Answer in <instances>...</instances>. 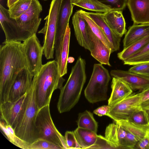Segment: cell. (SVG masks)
Instances as JSON below:
<instances>
[{
	"mask_svg": "<svg viewBox=\"0 0 149 149\" xmlns=\"http://www.w3.org/2000/svg\"><path fill=\"white\" fill-rule=\"evenodd\" d=\"M122 11L113 10L103 13L104 19L110 28L121 37L127 32L125 22Z\"/></svg>",
	"mask_w": 149,
	"mask_h": 149,
	"instance_id": "20",
	"label": "cell"
},
{
	"mask_svg": "<svg viewBox=\"0 0 149 149\" xmlns=\"http://www.w3.org/2000/svg\"><path fill=\"white\" fill-rule=\"evenodd\" d=\"M86 23L87 33L93 47L90 51L91 56L100 63L111 66L109 60L111 53V49L92 32Z\"/></svg>",
	"mask_w": 149,
	"mask_h": 149,
	"instance_id": "16",
	"label": "cell"
},
{
	"mask_svg": "<svg viewBox=\"0 0 149 149\" xmlns=\"http://www.w3.org/2000/svg\"><path fill=\"white\" fill-rule=\"evenodd\" d=\"M72 23L78 44L90 52L93 49V47L87 33L85 20L78 10L74 13Z\"/></svg>",
	"mask_w": 149,
	"mask_h": 149,
	"instance_id": "18",
	"label": "cell"
},
{
	"mask_svg": "<svg viewBox=\"0 0 149 149\" xmlns=\"http://www.w3.org/2000/svg\"><path fill=\"white\" fill-rule=\"evenodd\" d=\"M118 130V124L115 122L107 126L105 132L104 137L113 145L115 149H120Z\"/></svg>",
	"mask_w": 149,
	"mask_h": 149,
	"instance_id": "33",
	"label": "cell"
},
{
	"mask_svg": "<svg viewBox=\"0 0 149 149\" xmlns=\"http://www.w3.org/2000/svg\"><path fill=\"white\" fill-rule=\"evenodd\" d=\"M148 115H149V113H148Z\"/></svg>",
	"mask_w": 149,
	"mask_h": 149,
	"instance_id": "48",
	"label": "cell"
},
{
	"mask_svg": "<svg viewBox=\"0 0 149 149\" xmlns=\"http://www.w3.org/2000/svg\"><path fill=\"white\" fill-rule=\"evenodd\" d=\"M111 93L108 100V105L112 106L132 94L133 90L121 79L113 77L111 82Z\"/></svg>",
	"mask_w": 149,
	"mask_h": 149,
	"instance_id": "21",
	"label": "cell"
},
{
	"mask_svg": "<svg viewBox=\"0 0 149 149\" xmlns=\"http://www.w3.org/2000/svg\"><path fill=\"white\" fill-rule=\"evenodd\" d=\"M148 113H149V109L146 110Z\"/></svg>",
	"mask_w": 149,
	"mask_h": 149,
	"instance_id": "47",
	"label": "cell"
},
{
	"mask_svg": "<svg viewBox=\"0 0 149 149\" xmlns=\"http://www.w3.org/2000/svg\"><path fill=\"white\" fill-rule=\"evenodd\" d=\"M72 3L86 10L104 13L113 10L98 0H72Z\"/></svg>",
	"mask_w": 149,
	"mask_h": 149,
	"instance_id": "26",
	"label": "cell"
},
{
	"mask_svg": "<svg viewBox=\"0 0 149 149\" xmlns=\"http://www.w3.org/2000/svg\"><path fill=\"white\" fill-rule=\"evenodd\" d=\"M85 12L103 31L111 45V53L118 50L121 37L116 33L110 28L104 19L103 13L86 11Z\"/></svg>",
	"mask_w": 149,
	"mask_h": 149,
	"instance_id": "19",
	"label": "cell"
},
{
	"mask_svg": "<svg viewBox=\"0 0 149 149\" xmlns=\"http://www.w3.org/2000/svg\"><path fill=\"white\" fill-rule=\"evenodd\" d=\"M134 149H149V132L138 141Z\"/></svg>",
	"mask_w": 149,
	"mask_h": 149,
	"instance_id": "42",
	"label": "cell"
},
{
	"mask_svg": "<svg viewBox=\"0 0 149 149\" xmlns=\"http://www.w3.org/2000/svg\"><path fill=\"white\" fill-rule=\"evenodd\" d=\"M74 132L81 148L89 149L96 141L97 133L91 130L77 127Z\"/></svg>",
	"mask_w": 149,
	"mask_h": 149,
	"instance_id": "24",
	"label": "cell"
},
{
	"mask_svg": "<svg viewBox=\"0 0 149 149\" xmlns=\"http://www.w3.org/2000/svg\"><path fill=\"white\" fill-rule=\"evenodd\" d=\"M0 127L7 139L12 143L20 148L29 149L30 144L19 138L15 134L14 129L4 120L0 119Z\"/></svg>",
	"mask_w": 149,
	"mask_h": 149,
	"instance_id": "27",
	"label": "cell"
},
{
	"mask_svg": "<svg viewBox=\"0 0 149 149\" xmlns=\"http://www.w3.org/2000/svg\"><path fill=\"white\" fill-rule=\"evenodd\" d=\"M86 64L85 60L79 57L67 82L60 90L57 104L60 113L69 111L78 102L86 79Z\"/></svg>",
	"mask_w": 149,
	"mask_h": 149,
	"instance_id": "3",
	"label": "cell"
},
{
	"mask_svg": "<svg viewBox=\"0 0 149 149\" xmlns=\"http://www.w3.org/2000/svg\"><path fill=\"white\" fill-rule=\"evenodd\" d=\"M123 62L124 65H132L149 62V42L142 49Z\"/></svg>",
	"mask_w": 149,
	"mask_h": 149,
	"instance_id": "31",
	"label": "cell"
},
{
	"mask_svg": "<svg viewBox=\"0 0 149 149\" xmlns=\"http://www.w3.org/2000/svg\"><path fill=\"white\" fill-rule=\"evenodd\" d=\"M29 149H62L59 146L46 140L39 139L29 145Z\"/></svg>",
	"mask_w": 149,
	"mask_h": 149,
	"instance_id": "35",
	"label": "cell"
},
{
	"mask_svg": "<svg viewBox=\"0 0 149 149\" xmlns=\"http://www.w3.org/2000/svg\"><path fill=\"white\" fill-rule=\"evenodd\" d=\"M89 149H115L113 145L104 137L97 135L96 141Z\"/></svg>",
	"mask_w": 149,
	"mask_h": 149,
	"instance_id": "39",
	"label": "cell"
},
{
	"mask_svg": "<svg viewBox=\"0 0 149 149\" xmlns=\"http://www.w3.org/2000/svg\"><path fill=\"white\" fill-rule=\"evenodd\" d=\"M18 0H8L7 6L9 8Z\"/></svg>",
	"mask_w": 149,
	"mask_h": 149,
	"instance_id": "46",
	"label": "cell"
},
{
	"mask_svg": "<svg viewBox=\"0 0 149 149\" xmlns=\"http://www.w3.org/2000/svg\"><path fill=\"white\" fill-rule=\"evenodd\" d=\"M42 11L39 1L32 0L28 9L15 20L18 26L31 36L37 31L41 20L39 16Z\"/></svg>",
	"mask_w": 149,
	"mask_h": 149,
	"instance_id": "12",
	"label": "cell"
},
{
	"mask_svg": "<svg viewBox=\"0 0 149 149\" xmlns=\"http://www.w3.org/2000/svg\"><path fill=\"white\" fill-rule=\"evenodd\" d=\"M38 110L36 100L35 87L32 82L27 92L22 115L14 130L15 134L19 138L29 144L37 140L35 122Z\"/></svg>",
	"mask_w": 149,
	"mask_h": 149,
	"instance_id": "4",
	"label": "cell"
},
{
	"mask_svg": "<svg viewBox=\"0 0 149 149\" xmlns=\"http://www.w3.org/2000/svg\"><path fill=\"white\" fill-rule=\"evenodd\" d=\"M111 79L108 70L101 63L95 64L90 80L84 91L85 96L91 103L104 101Z\"/></svg>",
	"mask_w": 149,
	"mask_h": 149,
	"instance_id": "6",
	"label": "cell"
},
{
	"mask_svg": "<svg viewBox=\"0 0 149 149\" xmlns=\"http://www.w3.org/2000/svg\"><path fill=\"white\" fill-rule=\"evenodd\" d=\"M110 108V106L104 105L98 107L93 111V113L99 116H107L108 113Z\"/></svg>",
	"mask_w": 149,
	"mask_h": 149,
	"instance_id": "43",
	"label": "cell"
},
{
	"mask_svg": "<svg viewBox=\"0 0 149 149\" xmlns=\"http://www.w3.org/2000/svg\"><path fill=\"white\" fill-rule=\"evenodd\" d=\"M110 74L112 77L119 79L125 82L133 91L139 90L141 91L149 86V77L129 70H112Z\"/></svg>",
	"mask_w": 149,
	"mask_h": 149,
	"instance_id": "15",
	"label": "cell"
},
{
	"mask_svg": "<svg viewBox=\"0 0 149 149\" xmlns=\"http://www.w3.org/2000/svg\"><path fill=\"white\" fill-rule=\"evenodd\" d=\"M65 81L60 75L56 60L42 65L32 80L35 87L36 100L39 109L49 104L53 93L57 89L60 90Z\"/></svg>",
	"mask_w": 149,
	"mask_h": 149,
	"instance_id": "2",
	"label": "cell"
},
{
	"mask_svg": "<svg viewBox=\"0 0 149 149\" xmlns=\"http://www.w3.org/2000/svg\"><path fill=\"white\" fill-rule=\"evenodd\" d=\"M126 131L134 135L139 141L149 132V126H143L134 123L128 120L115 122Z\"/></svg>",
	"mask_w": 149,
	"mask_h": 149,
	"instance_id": "28",
	"label": "cell"
},
{
	"mask_svg": "<svg viewBox=\"0 0 149 149\" xmlns=\"http://www.w3.org/2000/svg\"><path fill=\"white\" fill-rule=\"evenodd\" d=\"M27 94V92L15 100H7L0 103L1 119L10 125L14 130L22 115Z\"/></svg>",
	"mask_w": 149,
	"mask_h": 149,
	"instance_id": "11",
	"label": "cell"
},
{
	"mask_svg": "<svg viewBox=\"0 0 149 149\" xmlns=\"http://www.w3.org/2000/svg\"><path fill=\"white\" fill-rule=\"evenodd\" d=\"M128 70L144 76L149 77V62L134 65Z\"/></svg>",
	"mask_w": 149,
	"mask_h": 149,
	"instance_id": "38",
	"label": "cell"
},
{
	"mask_svg": "<svg viewBox=\"0 0 149 149\" xmlns=\"http://www.w3.org/2000/svg\"><path fill=\"white\" fill-rule=\"evenodd\" d=\"M36 139L48 141L59 146L62 149H68L64 136L57 129L52 119L49 104L39 109L35 122Z\"/></svg>",
	"mask_w": 149,
	"mask_h": 149,
	"instance_id": "5",
	"label": "cell"
},
{
	"mask_svg": "<svg viewBox=\"0 0 149 149\" xmlns=\"http://www.w3.org/2000/svg\"><path fill=\"white\" fill-rule=\"evenodd\" d=\"M141 107L143 109L146 110L149 109V100L141 103Z\"/></svg>",
	"mask_w": 149,
	"mask_h": 149,
	"instance_id": "45",
	"label": "cell"
},
{
	"mask_svg": "<svg viewBox=\"0 0 149 149\" xmlns=\"http://www.w3.org/2000/svg\"><path fill=\"white\" fill-rule=\"evenodd\" d=\"M110 8L112 10L122 11L125 8L128 0H98Z\"/></svg>",
	"mask_w": 149,
	"mask_h": 149,
	"instance_id": "36",
	"label": "cell"
},
{
	"mask_svg": "<svg viewBox=\"0 0 149 149\" xmlns=\"http://www.w3.org/2000/svg\"><path fill=\"white\" fill-rule=\"evenodd\" d=\"M64 136L68 149L81 148L76 138L74 131H66Z\"/></svg>",
	"mask_w": 149,
	"mask_h": 149,
	"instance_id": "37",
	"label": "cell"
},
{
	"mask_svg": "<svg viewBox=\"0 0 149 149\" xmlns=\"http://www.w3.org/2000/svg\"><path fill=\"white\" fill-rule=\"evenodd\" d=\"M149 42V35L123 48V50L117 54L118 58L123 61L142 49Z\"/></svg>",
	"mask_w": 149,
	"mask_h": 149,
	"instance_id": "25",
	"label": "cell"
},
{
	"mask_svg": "<svg viewBox=\"0 0 149 149\" xmlns=\"http://www.w3.org/2000/svg\"><path fill=\"white\" fill-rule=\"evenodd\" d=\"M126 131V135L125 141V149H134V147L139 140L134 135Z\"/></svg>",
	"mask_w": 149,
	"mask_h": 149,
	"instance_id": "40",
	"label": "cell"
},
{
	"mask_svg": "<svg viewBox=\"0 0 149 149\" xmlns=\"http://www.w3.org/2000/svg\"><path fill=\"white\" fill-rule=\"evenodd\" d=\"M141 108L140 93H134L110 106L107 116L114 122L127 120L134 112Z\"/></svg>",
	"mask_w": 149,
	"mask_h": 149,
	"instance_id": "9",
	"label": "cell"
},
{
	"mask_svg": "<svg viewBox=\"0 0 149 149\" xmlns=\"http://www.w3.org/2000/svg\"><path fill=\"white\" fill-rule=\"evenodd\" d=\"M85 22L92 32L99 38L104 43L112 50V47L106 37L100 28L82 10H79Z\"/></svg>",
	"mask_w": 149,
	"mask_h": 149,
	"instance_id": "30",
	"label": "cell"
},
{
	"mask_svg": "<svg viewBox=\"0 0 149 149\" xmlns=\"http://www.w3.org/2000/svg\"><path fill=\"white\" fill-rule=\"evenodd\" d=\"M141 104L149 100V86L140 92Z\"/></svg>",
	"mask_w": 149,
	"mask_h": 149,
	"instance_id": "44",
	"label": "cell"
},
{
	"mask_svg": "<svg viewBox=\"0 0 149 149\" xmlns=\"http://www.w3.org/2000/svg\"><path fill=\"white\" fill-rule=\"evenodd\" d=\"M73 7L72 0H62L57 21L54 44L56 61L66 29L72 14Z\"/></svg>",
	"mask_w": 149,
	"mask_h": 149,
	"instance_id": "13",
	"label": "cell"
},
{
	"mask_svg": "<svg viewBox=\"0 0 149 149\" xmlns=\"http://www.w3.org/2000/svg\"><path fill=\"white\" fill-rule=\"evenodd\" d=\"M28 65L22 43L4 41L0 47V104L8 100L11 88L19 72Z\"/></svg>",
	"mask_w": 149,
	"mask_h": 149,
	"instance_id": "1",
	"label": "cell"
},
{
	"mask_svg": "<svg viewBox=\"0 0 149 149\" xmlns=\"http://www.w3.org/2000/svg\"><path fill=\"white\" fill-rule=\"evenodd\" d=\"M149 35V23L134 24L125 33L123 40V48Z\"/></svg>",
	"mask_w": 149,
	"mask_h": 149,
	"instance_id": "23",
	"label": "cell"
},
{
	"mask_svg": "<svg viewBox=\"0 0 149 149\" xmlns=\"http://www.w3.org/2000/svg\"><path fill=\"white\" fill-rule=\"evenodd\" d=\"M70 30L68 25L61 42L57 60L60 75L63 77L67 72V62L69 52Z\"/></svg>",
	"mask_w": 149,
	"mask_h": 149,
	"instance_id": "22",
	"label": "cell"
},
{
	"mask_svg": "<svg viewBox=\"0 0 149 149\" xmlns=\"http://www.w3.org/2000/svg\"><path fill=\"white\" fill-rule=\"evenodd\" d=\"M32 0H18L9 8L10 17L16 19L29 8Z\"/></svg>",
	"mask_w": 149,
	"mask_h": 149,
	"instance_id": "32",
	"label": "cell"
},
{
	"mask_svg": "<svg viewBox=\"0 0 149 149\" xmlns=\"http://www.w3.org/2000/svg\"><path fill=\"white\" fill-rule=\"evenodd\" d=\"M33 77L27 67L18 73L10 89L8 100L13 101L27 93L32 84Z\"/></svg>",
	"mask_w": 149,
	"mask_h": 149,
	"instance_id": "14",
	"label": "cell"
},
{
	"mask_svg": "<svg viewBox=\"0 0 149 149\" xmlns=\"http://www.w3.org/2000/svg\"><path fill=\"white\" fill-rule=\"evenodd\" d=\"M134 24L149 23V0H128Z\"/></svg>",
	"mask_w": 149,
	"mask_h": 149,
	"instance_id": "17",
	"label": "cell"
},
{
	"mask_svg": "<svg viewBox=\"0 0 149 149\" xmlns=\"http://www.w3.org/2000/svg\"><path fill=\"white\" fill-rule=\"evenodd\" d=\"M116 123L118 125V136L120 148V149H125L126 132L119 124L117 123Z\"/></svg>",
	"mask_w": 149,
	"mask_h": 149,
	"instance_id": "41",
	"label": "cell"
},
{
	"mask_svg": "<svg viewBox=\"0 0 149 149\" xmlns=\"http://www.w3.org/2000/svg\"><path fill=\"white\" fill-rule=\"evenodd\" d=\"M22 43L28 69L33 77L38 74L43 65V47L36 34L31 35Z\"/></svg>",
	"mask_w": 149,
	"mask_h": 149,
	"instance_id": "8",
	"label": "cell"
},
{
	"mask_svg": "<svg viewBox=\"0 0 149 149\" xmlns=\"http://www.w3.org/2000/svg\"><path fill=\"white\" fill-rule=\"evenodd\" d=\"M136 124L149 126V116L146 111L142 108L134 112L127 120Z\"/></svg>",
	"mask_w": 149,
	"mask_h": 149,
	"instance_id": "34",
	"label": "cell"
},
{
	"mask_svg": "<svg viewBox=\"0 0 149 149\" xmlns=\"http://www.w3.org/2000/svg\"><path fill=\"white\" fill-rule=\"evenodd\" d=\"M1 25L5 36V41H23L31 36L21 29L15 19L10 17L8 10L0 5Z\"/></svg>",
	"mask_w": 149,
	"mask_h": 149,
	"instance_id": "10",
	"label": "cell"
},
{
	"mask_svg": "<svg viewBox=\"0 0 149 149\" xmlns=\"http://www.w3.org/2000/svg\"><path fill=\"white\" fill-rule=\"evenodd\" d=\"M78 127L86 129L97 133L98 123L94 119L93 115L87 110L78 114L77 121Z\"/></svg>",
	"mask_w": 149,
	"mask_h": 149,
	"instance_id": "29",
	"label": "cell"
},
{
	"mask_svg": "<svg viewBox=\"0 0 149 149\" xmlns=\"http://www.w3.org/2000/svg\"><path fill=\"white\" fill-rule=\"evenodd\" d=\"M62 1L52 0L48 15L45 19V25L38 32L44 35L43 54L47 59L54 58L57 23Z\"/></svg>",
	"mask_w": 149,
	"mask_h": 149,
	"instance_id": "7",
	"label": "cell"
}]
</instances>
